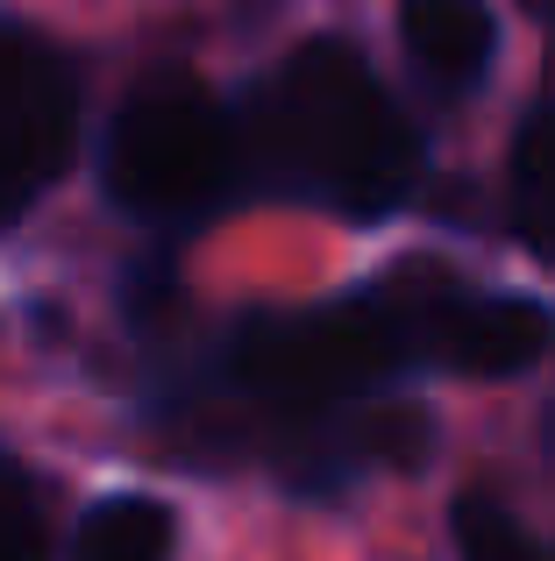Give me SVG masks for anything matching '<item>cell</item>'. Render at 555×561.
I'll return each mask as SVG.
<instances>
[{"label":"cell","mask_w":555,"mask_h":561,"mask_svg":"<svg viewBox=\"0 0 555 561\" xmlns=\"http://www.w3.org/2000/svg\"><path fill=\"white\" fill-rule=\"evenodd\" d=\"M513 220L542 256H555V107H534L513 142Z\"/></svg>","instance_id":"obj_8"},{"label":"cell","mask_w":555,"mask_h":561,"mask_svg":"<svg viewBox=\"0 0 555 561\" xmlns=\"http://www.w3.org/2000/svg\"><path fill=\"white\" fill-rule=\"evenodd\" d=\"M406 356H414V334L377 291L320 306V313H257L236 328V348H228L242 391L278 412H328L335 398L363 391Z\"/></svg>","instance_id":"obj_3"},{"label":"cell","mask_w":555,"mask_h":561,"mask_svg":"<svg viewBox=\"0 0 555 561\" xmlns=\"http://www.w3.org/2000/svg\"><path fill=\"white\" fill-rule=\"evenodd\" d=\"M271 157L349 214H385L420 179V136L356 43H306L264 93Z\"/></svg>","instance_id":"obj_1"},{"label":"cell","mask_w":555,"mask_h":561,"mask_svg":"<svg viewBox=\"0 0 555 561\" xmlns=\"http://www.w3.org/2000/svg\"><path fill=\"white\" fill-rule=\"evenodd\" d=\"M0 561H43V526L29 505V483L0 462Z\"/></svg>","instance_id":"obj_11"},{"label":"cell","mask_w":555,"mask_h":561,"mask_svg":"<svg viewBox=\"0 0 555 561\" xmlns=\"http://www.w3.org/2000/svg\"><path fill=\"white\" fill-rule=\"evenodd\" d=\"M179 519L157 497H100L71 534V561H171Z\"/></svg>","instance_id":"obj_7"},{"label":"cell","mask_w":555,"mask_h":561,"mask_svg":"<svg viewBox=\"0 0 555 561\" xmlns=\"http://www.w3.org/2000/svg\"><path fill=\"white\" fill-rule=\"evenodd\" d=\"M449 526H456V554L463 561H548L542 548H534L528 526H520L499 497H485V491H463Z\"/></svg>","instance_id":"obj_9"},{"label":"cell","mask_w":555,"mask_h":561,"mask_svg":"<svg viewBox=\"0 0 555 561\" xmlns=\"http://www.w3.org/2000/svg\"><path fill=\"white\" fill-rule=\"evenodd\" d=\"M420 342L463 377H520L548 356L555 320H548V306H534V299H477V291L456 285L428 313V334H420Z\"/></svg>","instance_id":"obj_5"},{"label":"cell","mask_w":555,"mask_h":561,"mask_svg":"<svg viewBox=\"0 0 555 561\" xmlns=\"http://www.w3.org/2000/svg\"><path fill=\"white\" fill-rule=\"evenodd\" d=\"M79 136V79L43 36L0 22V228L29 214Z\"/></svg>","instance_id":"obj_4"},{"label":"cell","mask_w":555,"mask_h":561,"mask_svg":"<svg viewBox=\"0 0 555 561\" xmlns=\"http://www.w3.org/2000/svg\"><path fill=\"white\" fill-rule=\"evenodd\" d=\"M399 36L434 85H477L499 50V22L485 0H406Z\"/></svg>","instance_id":"obj_6"},{"label":"cell","mask_w":555,"mask_h":561,"mask_svg":"<svg viewBox=\"0 0 555 561\" xmlns=\"http://www.w3.org/2000/svg\"><path fill=\"white\" fill-rule=\"evenodd\" d=\"M428 412H414V405H377L371 420H363V448L377 455V462H428Z\"/></svg>","instance_id":"obj_10"},{"label":"cell","mask_w":555,"mask_h":561,"mask_svg":"<svg viewBox=\"0 0 555 561\" xmlns=\"http://www.w3.org/2000/svg\"><path fill=\"white\" fill-rule=\"evenodd\" d=\"M236 114L185 71H157L122 100L107 128V192L143 220H200L236 192Z\"/></svg>","instance_id":"obj_2"}]
</instances>
